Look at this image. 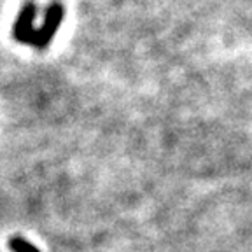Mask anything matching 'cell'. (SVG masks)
<instances>
[{
	"mask_svg": "<svg viewBox=\"0 0 252 252\" xmlns=\"http://www.w3.org/2000/svg\"><path fill=\"white\" fill-rule=\"evenodd\" d=\"M63 16H65V9H63L62 4L55 2V4L49 5L46 16H44V23L35 30V37H33L32 46L37 47V49H44V47L49 46L53 37L56 35V32L62 27Z\"/></svg>",
	"mask_w": 252,
	"mask_h": 252,
	"instance_id": "6da1fadb",
	"label": "cell"
},
{
	"mask_svg": "<svg viewBox=\"0 0 252 252\" xmlns=\"http://www.w3.org/2000/svg\"><path fill=\"white\" fill-rule=\"evenodd\" d=\"M35 16H37V7L33 2H28V4L23 5L14 27H12V35H14V39L18 40V42L32 46L33 37H35V30H37V28L33 27Z\"/></svg>",
	"mask_w": 252,
	"mask_h": 252,
	"instance_id": "7a4b0ae2",
	"label": "cell"
},
{
	"mask_svg": "<svg viewBox=\"0 0 252 252\" xmlns=\"http://www.w3.org/2000/svg\"><path fill=\"white\" fill-rule=\"evenodd\" d=\"M9 247L12 252H40L33 244L25 240L23 236H11L9 238Z\"/></svg>",
	"mask_w": 252,
	"mask_h": 252,
	"instance_id": "3957f363",
	"label": "cell"
}]
</instances>
